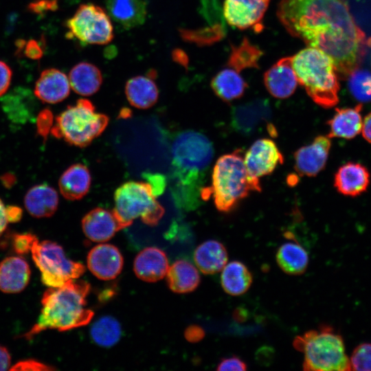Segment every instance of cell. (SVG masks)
I'll return each instance as SVG.
<instances>
[{
	"instance_id": "6da1fadb",
	"label": "cell",
	"mask_w": 371,
	"mask_h": 371,
	"mask_svg": "<svg viewBox=\"0 0 371 371\" xmlns=\"http://www.w3.org/2000/svg\"><path fill=\"white\" fill-rule=\"evenodd\" d=\"M277 16L291 35L328 55L342 79L359 67L371 47L346 0H280Z\"/></svg>"
},
{
	"instance_id": "7a4b0ae2",
	"label": "cell",
	"mask_w": 371,
	"mask_h": 371,
	"mask_svg": "<svg viewBox=\"0 0 371 371\" xmlns=\"http://www.w3.org/2000/svg\"><path fill=\"white\" fill-rule=\"evenodd\" d=\"M170 154L177 201L186 209H193L201 196L203 180L213 159L212 143L200 132L182 131L174 138Z\"/></svg>"
},
{
	"instance_id": "3957f363",
	"label": "cell",
	"mask_w": 371,
	"mask_h": 371,
	"mask_svg": "<svg viewBox=\"0 0 371 371\" xmlns=\"http://www.w3.org/2000/svg\"><path fill=\"white\" fill-rule=\"evenodd\" d=\"M90 284L70 280L58 287H49L41 298V311L34 325L21 337L30 339L47 329L66 331L89 324L94 313L86 308Z\"/></svg>"
},
{
	"instance_id": "277c9868",
	"label": "cell",
	"mask_w": 371,
	"mask_h": 371,
	"mask_svg": "<svg viewBox=\"0 0 371 371\" xmlns=\"http://www.w3.org/2000/svg\"><path fill=\"white\" fill-rule=\"evenodd\" d=\"M243 157L242 149L221 156L212 170L211 186L201 192L203 197L212 195L221 212H232L251 192L261 191L260 183L249 176Z\"/></svg>"
},
{
	"instance_id": "5b68a950",
	"label": "cell",
	"mask_w": 371,
	"mask_h": 371,
	"mask_svg": "<svg viewBox=\"0 0 371 371\" xmlns=\"http://www.w3.org/2000/svg\"><path fill=\"white\" fill-rule=\"evenodd\" d=\"M298 82L319 106L328 109L339 102V84L331 58L315 47L305 48L291 57Z\"/></svg>"
},
{
	"instance_id": "8992f818",
	"label": "cell",
	"mask_w": 371,
	"mask_h": 371,
	"mask_svg": "<svg viewBox=\"0 0 371 371\" xmlns=\"http://www.w3.org/2000/svg\"><path fill=\"white\" fill-rule=\"evenodd\" d=\"M293 345L304 354V370H351L343 339L329 326H324L297 336Z\"/></svg>"
},
{
	"instance_id": "52a82bcc",
	"label": "cell",
	"mask_w": 371,
	"mask_h": 371,
	"mask_svg": "<svg viewBox=\"0 0 371 371\" xmlns=\"http://www.w3.org/2000/svg\"><path fill=\"white\" fill-rule=\"evenodd\" d=\"M109 121L106 115L95 111L90 100L81 98L56 117L50 133L70 145L83 148L102 133Z\"/></svg>"
},
{
	"instance_id": "ba28073f",
	"label": "cell",
	"mask_w": 371,
	"mask_h": 371,
	"mask_svg": "<svg viewBox=\"0 0 371 371\" xmlns=\"http://www.w3.org/2000/svg\"><path fill=\"white\" fill-rule=\"evenodd\" d=\"M113 210L124 228L136 218L155 226L164 214V208L156 200L149 183L129 181L122 183L114 193Z\"/></svg>"
},
{
	"instance_id": "9c48e42d",
	"label": "cell",
	"mask_w": 371,
	"mask_h": 371,
	"mask_svg": "<svg viewBox=\"0 0 371 371\" xmlns=\"http://www.w3.org/2000/svg\"><path fill=\"white\" fill-rule=\"evenodd\" d=\"M30 253L41 273L42 282L48 287H58L77 279L85 271V266L69 259L63 247L51 240H38Z\"/></svg>"
},
{
	"instance_id": "30bf717a",
	"label": "cell",
	"mask_w": 371,
	"mask_h": 371,
	"mask_svg": "<svg viewBox=\"0 0 371 371\" xmlns=\"http://www.w3.org/2000/svg\"><path fill=\"white\" fill-rule=\"evenodd\" d=\"M67 36L82 44L105 45L113 38V27L109 14L93 3L81 4L67 20Z\"/></svg>"
},
{
	"instance_id": "8fae6325",
	"label": "cell",
	"mask_w": 371,
	"mask_h": 371,
	"mask_svg": "<svg viewBox=\"0 0 371 371\" xmlns=\"http://www.w3.org/2000/svg\"><path fill=\"white\" fill-rule=\"evenodd\" d=\"M271 109L266 99H255L235 106L231 111V126L237 133L249 135L265 125L271 135L276 131L271 123Z\"/></svg>"
},
{
	"instance_id": "7c38bea8",
	"label": "cell",
	"mask_w": 371,
	"mask_h": 371,
	"mask_svg": "<svg viewBox=\"0 0 371 371\" xmlns=\"http://www.w3.org/2000/svg\"><path fill=\"white\" fill-rule=\"evenodd\" d=\"M244 164L249 176L254 181L271 174L284 161L275 142L269 138L255 141L244 154Z\"/></svg>"
},
{
	"instance_id": "4fadbf2b",
	"label": "cell",
	"mask_w": 371,
	"mask_h": 371,
	"mask_svg": "<svg viewBox=\"0 0 371 371\" xmlns=\"http://www.w3.org/2000/svg\"><path fill=\"white\" fill-rule=\"evenodd\" d=\"M270 0H225L223 15L228 24L240 30L263 28L262 19Z\"/></svg>"
},
{
	"instance_id": "5bb4252c",
	"label": "cell",
	"mask_w": 371,
	"mask_h": 371,
	"mask_svg": "<svg viewBox=\"0 0 371 371\" xmlns=\"http://www.w3.org/2000/svg\"><path fill=\"white\" fill-rule=\"evenodd\" d=\"M331 148L328 136L318 135L294 153V168L300 176L315 177L325 167Z\"/></svg>"
},
{
	"instance_id": "9a60e30c",
	"label": "cell",
	"mask_w": 371,
	"mask_h": 371,
	"mask_svg": "<svg viewBox=\"0 0 371 371\" xmlns=\"http://www.w3.org/2000/svg\"><path fill=\"white\" fill-rule=\"evenodd\" d=\"M87 267L98 279L110 280L121 272L124 260L120 250L111 244H100L93 247L87 256Z\"/></svg>"
},
{
	"instance_id": "2e32d148",
	"label": "cell",
	"mask_w": 371,
	"mask_h": 371,
	"mask_svg": "<svg viewBox=\"0 0 371 371\" xmlns=\"http://www.w3.org/2000/svg\"><path fill=\"white\" fill-rule=\"evenodd\" d=\"M85 235L93 242L102 243L110 240L117 232L124 228L113 210L95 207L82 219Z\"/></svg>"
},
{
	"instance_id": "e0dca14e",
	"label": "cell",
	"mask_w": 371,
	"mask_h": 371,
	"mask_svg": "<svg viewBox=\"0 0 371 371\" xmlns=\"http://www.w3.org/2000/svg\"><path fill=\"white\" fill-rule=\"evenodd\" d=\"M291 60V57L282 58L264 74L265 86L274 98H287L297 88L298 81Z\"/></svg>"
},
{
	"instance_id": "ac0fdd59",
	"label": "cell",
	"mask_w": 371,
	"mask_h": 371,
	"mask_svg": "<svg viewBox=\"0 0 371 371\" xmlns=\"http://www.w3.org/2000/svg\"><path fill=\"white\" fill-rule=\"evenodd\" d=\"M70 92L68 76L63 71L50 68L43 70L34 86V93L41 101L56 104L67 98Z\"/></svg>"
},
{
	"instance_id": "d6986e66",
	"label": "cell",
	"mask_w": 371,
	"mask_h": 371,
	"mask_svg": "<svg viewBox=\"0 0 371 371\" xmlns=\"http://www.w3.org/2000/svg\"><path fill=\"white\" fill-rule=\"evenodd\" d=\"M370 179V172L366 166L359 163L348 162L335 172L334 186L343 195L356 196L367 190Z\"/></svg>"
},
{
	"instance_id": "ffe728a7",
	"label": "cell",
	"mask_w": 371,
	"mask_h": 371,
	"mask_svg": "<svg viewBox=\"0 0 371 371\" xmlns=\"http://www.w3.org/2000/svg\"><path fill=\"white\" fill-rule=\"evenodd\" d=\"M168 260L164 251L149 247L142 250L134 260L133 269L137 277L148 282H157L166 276Z\"/></svg>"
},
{
	"instance_id": "44dd1931",
	"label": "cell",
	"mask_w": 371,
	"mask_h": 371,
	"mask_svg": "<svg viewBox=\"0 0 371 371\" xmlns=\"http://www.w3.org/2000/svg\"><path fill=\"white\" fill-rule=\"evenodd\" d=\"M30 269L20 256H9L0 262V291L5 293L22 291L30 279Z\"/></svg>"
},
{
	"instance_id": "7402d4cb",
	"label": "cell",
	"mask_w": 371,
	"mask_h": 371,
	"mask_svg": "<svg viewBox=\"0 0 371 371\" xmlns=\"http://www.w3.org/2000/svg\"><path fill=\"white\" fill-rule=\"evenodd\" d=\"M106 7L109 17L126 30L142 25L146 18L144 0H106Z\"/></svg>"
},
{
	"instance_id": "603a6c76",
	"label": "cell",
	"mask_w": 371,
	"mask_h": 371,
	"mask_svg": "<svg viewBox=\"0 0 371 371\" xmlns=\"http://www.w3.org/2000/svg\"><path fill=\"white\" fill-rule=\"evenodd\" d=\"M91 177L89 168L82 164H74L61 175L58 187L63 196L69 201L80 200L89 192Z\"/></svg>"
},
{
	"instance_id": "cb8c5ba5",
	"label": "cell",
	"mask_w": 371,
	"mask_h": 371,
	"mask_svg": "<svg viewBox=\"0 0 371 371\" xmlns=\"http://www.w3.org/2000/svg\"><path fill=\"white\" fill-rule=\"evenodd\" d=\"M26 210L33 217L41 218L52 216L58 205L56 190L47 184L34 186L24 197Z\"/></svg>"
},
{
	"instance_id": "d4e9b609",
	"label": "cell",
	"mask_w": 371,
	"mask_h": 371,
	"mask_svg": "<svg viewBox=\"0 0 371 371\" xmlns=\"http://www.w3.org/2000/svg\"><path fill=\"white\" fill-rule=\"evenodd\" d=\"M361 109V104L355 107L337 108L333 116L327 122L329 127L327 136L347 139L354 138L362 128Z\"/></svg>"
},
{
	"instance_id": "484cf974",
	"label": "cell",
	"mask_w": 371,
	"mask_h": 371,
	"mask_svg": "<svg viewBox=\"0 0 371 371\" xmlns=\"http://www.w3.org/2000/svg\"><path fill=\"white\" fill-rule=\"evenodd\" d=\"M194 260L202 273L214 274L224 268L228 260V254L223 243L216 240H208L196 248Z\"/></svg>"
},
{
	"instance_id": "4316f807",
	"label": "cell",
	"mask_w": 371,
	"mask_h": 371,
	"mask_svg": "<svg viewBox=\"0 0 371 371\" xmlns=\"http://www.w3.org/2000/svg\"><path fill=\"white\" fill-rule=\"evenodd\" d=\"M125 93L129 103L140 109L152 107L159 98L157 85L150 76L130 78L126 83Z\"/></svg>"
},
{
	"instance_id": "83f0119b",
	"label": "cell",
	"mask_w": 371,
	"mask_h": 371,
	"mask_svg": "<svg viewBox=\"0 0 371 371\" xmlns=\"http://www.w3.org/2000/svg\"><path fill=\"white\" fill-rule=\"evenodd\" d=\"M211 87L221 100L229 102L241 98L247 83L239 71L231 67L221 70L211 80Z\"/></svg>"
},
{
	"instance_id": "f1b7e54d",
	"label": "cell",
	"mask_w": 371,
	"mask_h": 371,
	"mask_svg": "<svg viewBox=\"0 0 371 371\" xmlns=\"http://www.w3.org/2000/svg\"><path fill=\"white\" fill-rule=\"evenodd\" d=\"M68 78L72 89L84 96L96 93L102 82L100 70L95 65L86 62L74 65L69 71Z\"/></svg>"
},
{
	"instance_id": "f546056e",
	"label": "cell",
	"mask_w": 371,
	"mask_h": 371,
	"mask_svg": "<svg viewBox=\"0 0 371 371\" xmlns=\"http://www.w3.org/2000/svg\"><path fill=\"white\" fill-rule=\"evenodd\" d=\"M169 288L177 293H186L195 290L200 284V275L190 262L180 260L169 267L167 273Z\"/></svg>"
},
{
	"instance_id": "4dcf8cb0",
	"label": "cell",
	"mask_w": 371,
	"mask_h": 371,
	"mask_svg": "<svg viewBox=\"0 0 371 371\" xmlns=\"http://www.w3.org/2000/svg\"><path fill=\"white\" fill-rule=\"evenodd\" d=\"M221 271V284L224 291L229 295H243L252 284V274L242 262L232 261L226 264Z\"/></svg>"
},
{
	"instance_id": "1f68e13d",
	"label": "cell",
	"mask_w": 371,
	"mask_h": 371,
	"mask_svg": "<svg viewBox=\"0 0 371 371\" xmlns=\"http://www.w3.org/2000/svg\"><path fill=\"white\" fill-rule=\"evenodd\" d=\"M276 262L280 268L289 275L304 273L308 263L306 249L297 242H286L279 247L276 254Z\"/></svg>"
},
{
	"instance_id": "d6a6232c",
	"label": "cell",
	"mask_w": 371,
	"mask_h": 371,
	"mask_svg": "<svg viewBox=\"0 0 371 371\" xmlns=\"http://www.w3.org/2000/svg\"><path fill=\"white\" fill-rule=\"evenodd\" d=\"M32 101L27 90L16 89L3 98L2 106L12 122L24 124L34 117Z\"/></svg>"
},
{
	"instance_id": "836d02e7",
	"label": "cell",
	"mask_w": 371,
	"mask_h": 371,
	"mask_svg": "<svg viewBox=\"0 0 371 371\" xmlns=\"http://www.w3.org/2000/svg\"><path fill=\"white\" fill-rule=\"evenodd\" d=\"M122 334L119 322L110 315L98 319L91 326L90 335L97 345L109 348L117 344Z\"/></svg>"
},
{
	"instance_id": "e575fe53",
	"label": "cell",
	"mask_w": 371,
	"mask_h": 371,
	"mask_svg": "<svg viewBox=\"0 0 371 371\" xmlns=\"http://www.w3.org/2000/svg\"><path fill=\"white\" fill-rule=\"evenodd\" d=\"M262 52L247 38L237 46H232L227 66L240 71L247 68H258Z\"/></svg>"
},
{
	"instance_id": "d590c367",
	"label": "cell",
	"mask_w": 371,
	"mask_h": 371,
	"mask_svg": "<svg viewBox=\"0 0 371 371\" xmlns=\"http://www.w3.org/2000/svg\"><path fill=\"white\" fill-rule=\"evenodd\" d=\"M348 85L352 96L361 102H371V72L355 69L348 77Z\"/></svg>"
},
{
	"instance_id": "8d00e7d4",
	"label": "cell",
	"mask_w": 371,
	"mask_h": 371,
	"mask_svg": "<svg viewBox=\"0 0 371 371\" xmlns=\"http://www.w3.org/2000/svg\"><path fill=\"white\" fill-rule=\"evenodd\" d=\"M351 370L371 371V344L359 345L350 359Z\"/></svg>"
},
{
	"instance_id": "74e56055",
	"label": "cell",
	"mask_w": 371,
	"mask_h": 371,
	"mask_svg": "<svg viewBox=\"0 0 371 371\" xmlns=\"http://www.w3.org/2000/svg\"><path fill=\"white\" fill-rule=\"evenodd\" d=\"M38 240V238L31 233L15 234L12 239L13 250L18 255L27 254Z\"/></svg>"
},
{
	"instance_id": "f35d334b",
	"label": "cell",
	"mask_w": 371,
	"mask_h": 371,
	"mask_svg": "<svg viewBox=\"0 0 371 371\" xmlns=\"http://www.w3.org/2000/svg\"><path fill=\"white\" fill-rule=\"evenodd\" d=\"M36 122L38 134L44 140H46L54 125V117L52 111L47 109L41 111L37 115Z\"/></svg>"
},
{
	"instance_id": "ab89813d",
	"label": "cell",
	"mask_w": 371,
	"mask_h": 371,
	"mask_svg": "<svg viewBox=\"0 0 371 371\" xmlns=\"http://www.w3.org/2000/svg\"><path fill=\"white\" fill-rule=\"evenodd\" d=\"M18 51H22L23 54L33 60H38L43 55V49L36 40L31 39L27 41L21 40L17 42Z\"/></svg>"
},
{
	"instance_id": "60d3db41",
	"label": "cell",
	"mask_w": 371,
	"mask_h": 371,
	"mask_svg": "<svg viewBox=\"0 0 371 371\" xmlns=\"http://www.w3.org/2000/svg\"><path fill=\"white\" fill-rule=\"evenodd\" d=\"M55 368L35 359H25L16 363L10 370L14 371H51Z\"/></svg>"
},
{
	"instance_id": "b9f144b4",
	"label": "cell",
	"mask_w": 371,
	"mask_h": 371,
	"mask_svg": "<svg viewBox=\"0 0 371 371\" xmlns=\"http://www.w3.org/2000/svg\"><path fill=\"white\" fill-rule=\"evenodd\" d=\"M218 371H244L247 370V364L236 356L222 359L217 365Z\"/></svg>"
},
{
	"instance_id": "7bdbcfd3",
	"label": "cell",
	"mask_w": 371,
	"mask_h": 371,
	"mask_svg": "<svg viewBox=\"0 0 371 371\" xmlns=\"http://www.w3.org/2000/svg\"><path fill=\"white\" fill-rule=\"evenodd\" d=\"M146 182L150 186L154 195L161 194L166 187V178L159 173L146 172L143 174Z\"/></svg>"
},
{
	"instance_id": "ee69618b",
	"label": "cell",
	"mask_w": 371,
	"mask_h": 371,
	"mask_svg": "<svg viewBox=\"0 0 371 371\" xmlns=\"http://www.w3.org/2000/svg\"><path fill=\"white\" fill-rule=\"evenodd\" d=\"M58 8L57 0H36L28 5V10L35 14H43L55 10Z\"/></svg>"
},
{
	"instance_id": "f6af8a7d",
	"label": "cell",
	"mask_w": 371,
	"mask_h": 371,
	"mask_svg": "<svg viewBox=\"0 0 371 371\" xmlns=\"http://www.w3.org/2000/svg\"><path fill=\"white\" fill-rule=\"evenodd\" d=\"M12 76V72L8 65L0 60V97L3 95L8 91L11 82Z\"/></svg>"
},
{
	"instance_id": "bcb514c9",
	"label": "cell",
	"mask_w": 371,
	"mask_h": 371,
	"mask_svg": "<svg viewBox=\"0 0 371 371\" xmlns=\"http://www.w3.org/2000/svg\"><path fill=\"white\" fill-rule=\"evenodd\" d=\"M184 336L189 342L196 343L203 339L205 331L198 325H191L186 329Z\"/></svg>"
},
{
	"instance_id": "7dc6e473",
	"label": "cell",
	"mask_w": 371,
	"mask_h": 371,
	"mask_svg": "<svg viewBox=\"0 0 371 371\" xmlns=\"http://www.w3.org/2000/svg\"><path fill=\"white\" fill-rule=\"evenodd\" d=\"M6 216L8 223H17L22 217V209L15 205L5 206Z\"/></svg>"
},
{
	"instance_id": "c3c4849f",
	"label": "cell",
	"mask_w": 371,
	"mask_h": 371,
	"mask_svg": "<svg viewBox=\"0 0 371 371\" xmlns=\"http://www.w3.org/2000/svg\"><path fill=\"white\" fill-rule=\"evenodd\" d=\"M10 354L5 347L0 345V371L10 370Z\"/></svg>"
},
{
	"instance_id": "681fc988",
	"label": "cell",
	"mask_w": 371,
	"mask_h": 371,
	"mask_svg": "<svg viewBox=\"0 0 371 371\" xmlns=\"http://www.w3.org/2000/svg\"><path fill=\"white\" fill-rule=\"evenodd\" d=\"M361 131L364 139L371 144V112L365 117Z\"/></svg>"
},
{
	"instance_id": "f907efd6",
	"label": "cell",
	"mask_w": 371,
	"mask_h": 371,
	"mask_svg": "<svg viewBox=\"0 0 371 371\" xmlns=\"http://www.w3.org/2000/svg\"><path fill=\"white\" fill-rule=\"evenodd\" d=\"M8 223V221L6 216L5 205L0 199V236L5 231Z\"/></svg>"
},
{
	"instance_id": "816d5d0a",
	"label": "cell",
	"mask_w": 371,
	"mask_h": 371,
	"mask_svg": "<svg viewBox=\"0 0 371 371\" xmlns=\"http://www.w3.org/2000/svg\"><path fill=\"white\" fill-rule=\"evenodd\" d=\"M1 181L5 187L10 188L14 184L16 177L12 174L6 173L1 177Z\"/></svg>"
}]
</instances>
